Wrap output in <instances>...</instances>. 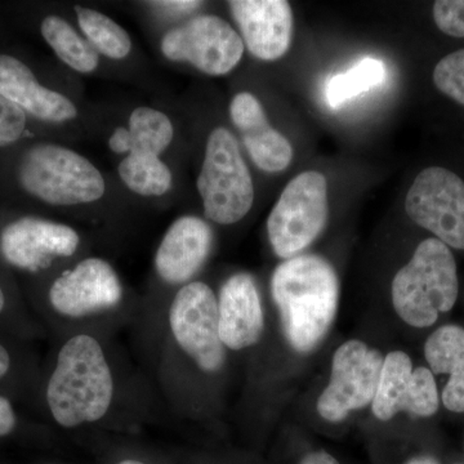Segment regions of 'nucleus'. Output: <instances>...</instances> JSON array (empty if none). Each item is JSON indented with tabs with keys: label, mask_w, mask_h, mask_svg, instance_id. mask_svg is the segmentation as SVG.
Segmentation results:
<instances>
[{
	"label": "nucleus",
	"mask_w": 464,
	"mask_h": 464,
	"mask_svg": "<svg viewBox=\"0 0 464 464\" xmlns=\"http://www.w3.org/2000/svg\"><path fill=\"white\" fill-rule=\"evenodd\" d=\"M133 378L111 338L92 333L61 337L43 391L52 422L67 431L143 422L150 387Z\"/></svg>",
	"instance_id": "nucleus-1"
},
{
	"label": "nucleus",
	"mask_w": 464,
	"mask_h": 464,
	"mask_svg": "<svg viewBox=\"0 0 464 464\" xmlns=\"http://www.w3.org/2000/svg\"><path fill=\"white\" fill-rule=\"evenodd\" d=\"M152 380L176 411L188 372L206 377L221 373L227 353L218 332V302L208 284L177 289L159 311L140 314L136 323Z\"/></svg>",
	"instance_id": "nucleus-2"
},
{
	"label": "nucleus",
	"mask_w": 464,
	"mask_h": 464,
	"mask_svg": "<svg viewBox=\"0 0 464 464\" xmlns=\"http://www.w3.org/2000/svg\"><path fill=\"white\" fill-rule=\"evenodd\" d=\"M121 276L99 257L81 259L57 275L47 290V308L58 337L92 333L111 338L140 314L127 307Z\"/></svg>",
	"instance_id": "nucleus-3"
},
{
	"label": "nucleus",
	"mask_w": 464,
	"mask_h": 464,
	"mask_svg": "<svg viewBox=\"0 0 464 464\" xmlns=\"http://www.w3.org/2000/svg\"><path fill=\"white\" fill-rule=\"evenodd\" d=\"M271 293L290 346L302 353L319 346L340 302V280L331 262L315 255L286 259L275 268Z\"/></svg>",
	"instance_id": "nucleus-4"
},
{
	"label": "nucleus",
	"mask_w": 464,
	"mask_h": 464,
	"mask_svg": "<svg viewBox=\"0 0 464 464\" xmlns=\"http://www.w3.org/2000/svg\"><path fill=\"white\" fill-rule=\"evenodd\" d=\"M392 304L409 325L427 328L456 304L457 264L448 246L436 237L422 241L413 257L393 277Z\"/></svg>",
	"instance_id": "nucleus-5"
},
{
	"label": "nucleus",
	"mask_w": 464,
	"mask_h": 464,
	"mask_svg": "<svg viewBox=\"0 0 464 464\" xmlns=\"http://www.w3.org/2000/svg\"><path fill=\"white\" fill-rule=\"evenodd\" d=\"M17 176L27 194L51 206L92 203L105 194L102 174L88 159L52 143L27 150Z\"/></svg>",
	"instance_id": "nucleus-6"
},
{
	"label": "nucleus",
	"mask_w": 464,
	"mask_h": 464,
	"mask_svg": "<svg viewBox=\"0 0 464 464\" xmlns=\"http://www.w3.org/2000/svg\"><path fill=\"white\" fill-rule=\"evenodd\" d=\"M197 185L204 213L216 224H237L252 209V176L237 139L226 128H216L210 133Z\"/></svg>",
	"instance_id": "nucleus-7"
},
{
	"label": "nucleus",
	"mask_w": 464,
	"mask_h": 464,
	"mask_svg": "<svg viewBox=\"0 0 464 464\" xmlns=\"http://www.w3.org/2000/svg\"><path fill=\"white\" fill-rule=\"evenodd\" d=\"M328 183L308 170L285 186L267 219L268 239L277 257L298 256L322 234L328 222Z\"/></svg>",
	"instance_id": "nucleus-8"
},
{
	"label": "nucleus",
	"mask_w": 464,
	"mask_h": 464,
	"mask_svg": "<svg viewBox=\"0 0 464 464\" xmlns=\"http://www.w3.org/2000/svg\"><path fill=\"white\" fill-rule=\"evenodd\" d=\"M384 356L364 342L351 340L333 356L331 382L317 400L324 420L337 423L373 402Z\"/></svg>",
	"instance_id": "nucleus-9"
},
{
	"label": "nucleus",
	"mask_w": 464,
	"mask_h": 464,
	"mask_svg": "<svg viewBox=\"0 0 464 464\" xmlns=\"http://www.w3.org/2000/svg\"><path fill=\"white\" fill-rule=\"evenodd\" d=\"M409 218L448 246L464 250V181L445 168H426L406 195Z\"/></svg>",
	"instance_id": "nucleus-10"
},
{
	"label": "nucleus",
	"mask_w": 464,
	"mask_h": 464,
	"mask_svg": "<svg viewBox=\"0 0 464 464\" xmlns=\"http://www.w3.org/2000/svg\"><path fill=\"white\" fill-rule=\"evenodd\" d=\"M161 52L168 60L186 61L208 75H225L240 63L244 42L221 17L200 14L168 32Z\"/></svg>",
	"instance_id": "nucleus-11"
},
{
	"label": "nucleus",
	"mask_w": 464,
	"mask_h": 464,
	"mask_svg": "<svg viewBox=\"0 0 464 464\" xmlns=\"http://www.w3.org/2000/svg\"><path fill=\"white\" fill-rule=\"evenodd\" d=\"M81 241L78 232L70 226L24 217L0 232V255L12 267L38 274L57 259L72 258Z\"/></svg>",
	"instance_id": "nucleus-12"
},
{
	"label": "nucleus",
	"mask_w": 464,
	"mask_h": 464,
	"mask_svg": "<svg viewBox=\"0 0 464 464\" xmlns=\"http://www.w3.org/2000/svg\"><path fill=\"white\" fill-rule=\"evenodd\" d=\"M372 409L378 420H390L400 411L431 417L439 409V392L429 368H413L402 351L384 356Z\"/></svg>",
	"instance_id": "nucleus-13"
},
{
	"label": "nucleus",
	"mask_w": 464,
	"mask_h": 464,
	"mask_svg": "<svg viewBox=\"0 0 464 464\" xmlns=\"http://www.w3.org/2000/svg\"><path fill=\"white\" fill-rule=\"evenodd\" d=\"M213 240L212 228L199 217L176 219L155 253L154 267L159 279L177 289L194 282L192 279L209 257Z\"/></svg>",
	"instance_id": "nucleus-14"
},
{
	"label": "nucleus",
	"mask_w": 464,
	"mask_h": 464,
	"mask_svg": "<svg viewBox=\"0 0 464 464\" xmlns=\"http://www.w3.org/2000/svg\"><path fill=\"white\" fill-rule=\"evenodd\" d=\"M219 338L232 353L257 346L264 337L265 313L257 284L252 275H231L219 289Z\"/></svg>",
	"instance_id": "nucleus-15"
},
{
	"label": "nucleus",
	"mask_w": 464,
	"mask_h": 464,
	"mask_svg": "<svg viewBox=\"0 0 464 464\" xmlns=\"http://www.w3.org/2000/svg\"><path fill=\"white\" fill-rule=\"evenodd\" d=\"M234 20L253 56L275 61L288 52L292 42V7L285 0H232Z\"/></svg>",
	"instance_id": "nucleus-16"
},
{
	"label": "nucleus",
	"mask_w": 464,
	"mask_h": 464,
	"mask_svg": "<svg viewBox=\"0 0 464 464\" xmlns=\"http://www.w3.org/2000/svg\"><path fill=\"white\" fill-rule=\"evenodd\" d=\"M232 123L240 130L244 145L256 166L265 172H282L293 158L292 145L268 123L257 97L241 92L230 105Z\"/></svg>",
	"instance_id": "nucleus-17"
},
{
	"label": "nucleus",
	"mask_w": 464,
	"mask_h": 464,
	"mask_svg": "<svg viewBox=\"0 0 464 464\" xmlns=\"http://www.w3.org/2000/svg\"><path fill=\"white\" fill-rule=\"evenodd\" d=\"M0 96L44 121L61 123L78 115L72 101L43 87L29 66L9 54H0Z\"/></svg>",
	"instance_id": "nucleus-18"
},
{
	"label": "nucleus",
	"mask_w": 464,
	"mask_h": 464,
	"mask_svg": "<svg viewBox=\"0 0 464 464\" xmlns=\"http://www.w3.org/2000/svg\"><path fill=\"white\" fill-rule=\"evenodd\" d=\"M424 355L432 373L450 375L442 391L445 408L464 413V328L445 325L433 332L424 344Z\"/></svg>",
	"instance_id": "nucleus-19"
},
{
	"label": "nucleus",
	"mask_w": 464,
	"mask_h": 464,
	"mask_svg": "<svg viewBox=\"0 0 464 464\" xmlns=\"http://www.w3.org/2000/svg\"><path fill=\"white\" fill-rule=\"evenodd\" d=\"M43 38L56 52L60 60L76 72H88L97 69L99 52L84 41L67 21L58 16H48L41 25Z\"/></svg>",
	"instance_id": "nucleus-20"
},
{
	"label": "nucleus",
	"mask_w": 464,
	"mask_h": 464,
	"mask_svg": "<svg viewBox=\"0 0 464 464\" xmlns=\"http://www.w3.org/2000/svg\"><path fill=\"white\" fill-rule=\"evenodd\" d=\"M119 176L130 190L142 197H160L172 186V173L154 154L130 152L119 164Z\"/></svg>",
	"instance_id": "nucleus-21"
},
{
	"label": "nucleus",
	"mask_w": 464,
	"mask_h": 464,
	"mask_svg": "<svg viewBox=\"0 0 464 464\" xmlns=\"http://www.w3.org/2000/svg\"><path fill=\"white\" fill-rule=\"evenodd\" d=\"M384 79L386 65L383 61L373 57L362 58L348 72L329 79L325 88L326 102L331 108L338 109L348 101L383 83Z\"/></svg>",
	"instance_id": "nucleus-22"
},
{
	"label": "nucleus",
	"mask_w": 464,
	"mask_h": 464,
	"mask_svg": "<svg viewBox=\"0 0 464 464\" xmlns=\"http://www.w3.org/2000/svg\"><path fill=\"white\" fill-rule=\"evenodd\" d=\"M78 23L94 50L106 57L121 60L132 50L130 36L114 20L90 8L76 7Z\"/></svg>",
	"instance_id": "nucleus-23"
},
{
	"label": "nucleus",
	"mask_w": 464,
	"mask_h": 464,
	"mask_svg": "<svg viewBox=\"0 0 464 464\" xmlns=\"http://www.w3.org/2000/svg\"><path fill=\"white\" fill-rule=\"evenodd\" d=\"M130 152L141 154H163L174 136L169 118L159 110L139 108L130 119Z\"/></svg>",
	"instance_id": "nucleus-24"
},
{
	"label": "nucleus",
	"mask_w": 464,
	"mask_h": 464,
	"mask_svg": "<svg viewBox=\"0 0 464 464\" xmlns=\"http://www.w3.org/2000/svg\"><path fill=\"white\" fill-rule=\"evenodd\" d=\"M433 83L440 92L464 106V50L440 60L433 70Z\"/></svg>",
	"instance_id": "nucleus-25"
},
{
	"label": "nucleus",
	"mask_w": 464,
	"mask_h": 464,
	"mask_svg": "<svg viewBox=\"0 0 464 464\" xmlns=\"http://www.w3.org/2000/svg\"><path fill=\"white\" fill-rule=\"evenodd\" d=\"M433 20L447 35L464 38V0H438L433 5Z\"/></svg>",
	"instance_id": "nucleus-26"
},
{
	"label": "nucleus",
	"mask_w": 464,
	"mask_h": 464,
	"mask_svg": "<svg viewBox=\"0 0 464 464\" xmlns=\"http://www.w3.org/2000/svg\"><path fill=\"white\" fill-rule=\"evenodd\" d=\"M26 114L16 105L0 96V148H7L23 137Z\"/></svg>",
	"instance_id": "nucleus-27"
},
{
	"label": "nucleus",
	"mask_w": 464,
	"mask_h": 464,
	"mask_svg": "<svg viewBox=\"0 0 464 464\" xmlns=\"http://www.w3.org/2000/svg\"><path fill=\"white\" fill-rule=\"evenodd\" d=\"M18 418L11 400L0 393V439L7 438L16 430Z\"/></svg>",
	"instance_id": "nucleus-28"
},
{
	"label": "nucleus",
	"mask_w": 464,
	"mask_h": 464,
	"mask_svg": "<svg viewBox=\"0 0 464 464\" xmlns=\"http://www.w3.org/2000/svg\"><path fill=\"white\" fill-rule=\"evenodd\" d=\"M152 5L168 9L170 12H177V14H188V12L195 11V9L199 7L201 2H194V0H166V2H154Z\"/></svg>",
	"instance_id": "nucleus-29"
},
{
	"label": "nucleus",
	"mask_w": 464,
	"mask_h": 464,
	"mask_svg": "<svg viewBox=\"0 0 464 464\" xmlns=\"http://www.w3.org/2000/svg\"><path fill=\"white\" fill-rule=\"evenodd\" d=\"M110 149L116 154H123V152H130V130L127 128H118L112 134L109 141Z\"/></svg>",
	"instance_id": "nucleus-30"
},
{
	"label": "nucleus",
	"mask_w": 464,
	"mask_h": 464,
	"mask_svg": "<svg viewBox=\"0 0 464 464\" xmlns=\"http://www.w3.org/2000/svg\"><path fill=\"white\" fill-rule=\"evenodd\" d=\"M299 464H341L335 459L332 454L326 453V451L317 450L313 453H308L307 456L302 458Z\"/></svg>",
	"instance_id": "nucleus-31"
},
{
	"label": "nucleus",
	"mask_w": 464,
	"mask_h": 464,
	"mask_svg": "<svg viewBox=\"0 0 464 464\" xmlns=\"http://www.w3.org/2000/svg\"><path fill=\"white\" fill-rule=\"evenodd\" d=\"M12 368V355L8 347L0 342V381L5 380Z\"/></svg>",
	"instance_id": "nucleus-32"
},
{
	"label": "nucleus",
	"mask_w": 464,
	"mask_h": 464,
	"mask_svg": "<svg viewBox=\"0 0 464 464\" xmlns=\"http://www.w3.org/2000/svg\"><path fill=\"white\" fill-rule=\"evenodd\" d=\"M405 464H440L438 459H435L433 457L430 456H420L415 457L413 459L409 460L408 463Z\"/></svg>",
	"instance_id": "nucleus-33"
},
{
	"label": "nucleus",
	"mask_w": 464,
	"mask_h": 464,
	"mask_svg": "<svg viewBox=\"0 0 464 464\" xmlns=\"http://www.w3.org/2000/svg\"><path fill=\"white\" fill-rule=\"evenodd\" d=\"M8 306V299L7 295H5V290H3L2 286H0V316L5 314V308Z\"/></svg>",
	"instance_id": "nucleus-34"
},
{
	"label": "nucleus",
	"mask_w": 464,
	"mask_h": 464,
	"mask_svg": "<svg viewBox=\"0 0 464 464\" xmlns=\"http://www.w3.org/2000/svg\"><path fill=\"white\" fill-rule=\"evenodd\" d=\"M116 464H149L146 463L145 460L139 459V458H123V459L119 460Z\"/></svg>",
	"instance_id": "nucleus-35"
},
{
	"label": "nucleus",
	"mask_w": 464,
	"mask_h": 464,
	"mask_svg": "<svg viewBox=\"0 0 464 464\" xmlns=\"http://www.w3.org/2000/svg\"><path fill=\"white\" fill-rule=\"evenodd\" d=\"M42 464H60V463H42Z\"/></svg>",
	"instance_id": "nucleus-36"
}]
</instances>
